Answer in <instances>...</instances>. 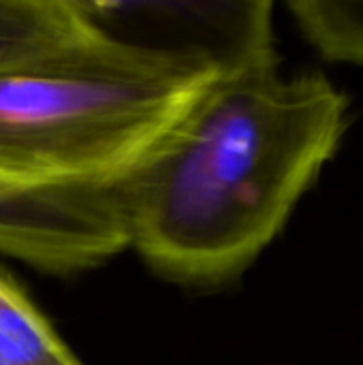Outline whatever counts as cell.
I'll list each match as a JSON object with an SVG mask.
<instances>
[{"instance_id":"4","label":"cell","mask_w":363,"mask_h":365,"mask_svg":"<svg viewBox=\"0 0 363 365\" xmlns=\"http://www.w3.org/2000/svg\"><path fill=\"white\" fill-rule=\"evenodd\" d=\"M94 30L81 0H0V68L60 51Z\"/></svg>"},{"instance_id":"2","label":"cell","mask_w":363,"mask_h":365,"mask_svg":"<svg viewBox=\"0 0 363 365\" xmlns=\"http://www.w3.org/2000/svg\"><path fill=\"white\" fill-rule=\"evenodd\" d=\"M225 73L205 53L98 24L60 51L0 68V182L124 188Z\"/></svg>"},{"instance_id":"5","label":"cell","mask_w":363,"mask_h":365,"mask_svg":"<svg viewBox=\"0 0 363 365\" xmlns=\"http://www.w3.org/2000/svg\"><path fill=\"white\" fill-rule=\"evenodd\" d=\"M0 365H83L26 289L2 265Z\"/></svg>"},{"instance_id":"3","label":"cell","mask_w":363,"mask_h":365,"mask_svg":"<svg viewBox=\"0 0 363 365\" xmlns=\"http://www.w3.org/2000/svg\"><path fill=\"white\" fill-rule=\"evenodd\" d=\"M81 2L88 15L113 36L199 51L227 71L280 60L270 0Z\"/></svg>"},{"instance_id":"6","label":"cell","mask_w":363,"mask_h":365,"mask_svg":"<svg viewBox=\"0 0 363 365\" xmlns=\"http://www.w3.org/2000/svg\"><path fill=\"white\" fill-rule=\"evenodd\" d=\"M287 6L300 32L325 60L363 66V2L291 0Z\"/></svg>"},{"instance_id":"1","label":"cell","mask_w":363,"mask_h":365,"mask_svg":"<svg viewBox=\"0 0 363 365\" xmlns=\"http://www.w3.org/2000/svg\"><path fill=\"white\" fill-rule=\"evenodd\" d=\"M280 60L220 75L122 188L128 248L163 280L214 289L276 240L336 154L349 96Z\"/></svg>"}]
</instances>
